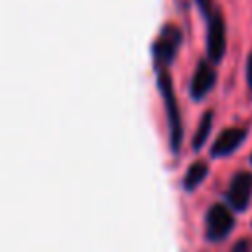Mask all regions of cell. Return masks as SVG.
Returning <instances> with one entry per match:
<instances>
[{"label":"cell","mask_w":252,"mask_h":252,"mask_svg":"<svg viewBox=\"0 0 252 252\" xmlns=\"http://www.w3.org/2000/svg\"><path fill=\"white\" fill-rule=\"evenodd\" d=\"M158 89H159L163 104H165L171 152H179L181 142H183V126H181V114H179L177 98H175V93H173V83H171V77H169L167 69H158Z\"/></svg>","instance_id":"obj_1"},{"label":"cell","mask_w":252,"mask_h":252,"mask_svg":"<svg viewBox=\"0 0 252 252\" xmlns=\"http://www.w3.org/2000/svg\"><path fill=\"white\" fill-rule=\"evenodd\" d=\"M250 197H252V173L248 171H238L230 185H228V191H226V199L230 203L232 209L236 211H244L250 203Z\"/></svg>","instance_id":"obj_5"},{"label":"cell","mask_w":252,"mask_h":252,"mask_svg":"<svg viewBox=\"0 0 252 252\" xmlns=\"http://www.w3.org/2000/svg\"><path fill=\"white\" fill-rule=\"evenodd\" d=\"M207 173H209V167H207L205 161H195V163H191L189 169L185 171V177H183V189H185V191L197 189V187L203 183V179L207 177Z\"/></svg>","instance_id":"obj_8"},{"label":"cell","mask_w":252,"mask_h":252,"mask_svg":"<svg viewBox=\"0 0 252 252\" xmlns=\"http://www.w3.org/2000/svg\"><path fill=\"white\" fill-rule=\"evenodd\" d=\"M246 81H248V89L252 93V53L248 55V61H246Z\"/></svg>","instance_id":"obj_12"},{"label":"cell","mask_w":252,"mask_h":252,"mask_svg":"<svg viewBox=\"0 0 252 252\" xmlns=\"http://www.w3.org/2000/svg\"><path fill=\"white\" fill-rule=\"evenodd\" d=\"M234 226V217L224 205H213L207 213V238L211 242L224 240Z\"/></svg>","instance_id":"obj_4"},{"label":"cell","mask_w":252,"mask_h":252,"mask_svg":"<svg viewBox=\"0 0 252 252\" xmlns=\"http://www.w3.org/2000/svg\"><path fill=\"white\" fill-rule=\"evenodd\" d=\"M195 4H197V8L201 10V14L205 18H209L213 14V0H195Z\"/></svg>","instance_id":"obj_10"},{"label":"cell","mask_w":252,"mask_h":252,"mask_svg":"<svg viewBox=\"0 0 252 252\" xmlns=\"http://www.w3.org/2000/svg\"><path fill=\"white\" fill-rule=\"evenodd\" d=\"M215 81H217V73L215 69L211 67L209 61H199L195 73H193V79H191V85H189V93L195 100H201L207 96V93L215 87Z\"/></svg>","instance_id":"obj_6"},{"label":"cell","mask_w":252,"mask_h":252,"mask_svg":"<svg viewBox=\"0 0 252 252\" xmlns=\"http://www.w3.org/2000/svg\"><path fill=\"white\" fill-rule=\"evenodd\" d=\"M226 51V32L220 12H213L207 18V55L211 63H219Z\"/></svg>","instance_id":"obj_3"},{"label":"cell","mask_w":252,"mask_h":252,"mask_svg":"<svg viewBox=\"0 0 252 252\" xmlns=\"http://www.w3.org/2000/svg\"><path fill=\"white\" fill-rule=\"evenodd\" d=\"M246 136H248L246 128H226V130H222L211 146V156L213 158H222V156L232 154L246 140Z\"/></svg>","instance_id":"obj_7"},{"label":"cell","mask_w":252,"mask_h":252,"mask_svg":"<svg viewBox=\"0 0 252 252\" xmlns=\"http://www.w3.org/2000/svg\"><path fill=\"white\" fill-rule=\"evenodd\" d=\"M230 252H252V242L246 240V238H242V240H238V242L230 248Z\"/></svg>","instance_id":"obj_11"},{"label":"cell","mask_w":252,"mask_h":252,"mask_svg":"<svg viewBox=\"0 0 252 252\" xmlns=\"http://www.w3.org/2000/svg\"><path fill=\"white\" fill-rule=\"evenodd\" d=\"M213 110H207L203 116H201V122L197 126V132L193 136V150H201L203 144L207 142L209 138V132H211V126H213Z\"/></svg>","instance_id":"obj_9"},{"label":"cell","mask_w":252,"mask_h":252,"mask_svg":"<svg viewBox=\"0 0 252 252\" xmlns=\"http://www.w3.org/2000/svg\"><path fill=\"white\" fill-rule=\"evenodd\" d=\"M250 161H252V156H250Z\"/></svg>","instance_id":"obj_13"},{"label":"cell","mask_w":252,"mask_h":252,"mask_svg":"<svg viewBox=\"0 0 252 252\" xmlns=\"http://www.w3.org/2000/svg\"><path fill=\"white\" fill-rule=\"evenodd\" d=\"M181 32L177 26H163L159 32V37L154 41L152 45V57H154V65L156 69H167V65L173 61V57L177 55V49L181 45Z\"/></svg>","instance_id":"obj_2"}]
</instances>
